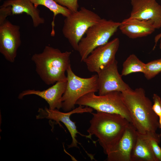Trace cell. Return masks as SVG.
<instances>
[{
  "label": "cell",
  "instance_id": "ac0fdd59",
  "mask_svg": "<svg viewBox=\"0 0 161 161\" xmlns=\"http://www.w3.org/2000/svg\"><path fill=\"white\" fill-rule=\"evenodd\" d=\"M34 6L38 8L39 5H42L49 9L53 13V19L51 23L52 31L51 35L53 36L55 35L54 27L55 20L56 16L58 14H61L66 17L72 12L66 7L63 6L57 3L55 0H30Z\"/></svg>",
  "mask_w": 161,
  "mask_h": 161
},
{
  "label": "cell",
  "instance_id": "484cf974",
  "mask_svg": "<svg viewBox=\"0 0 161 161\" xmlns=\"http://www.w3.org/2000/svg\"><path fill=\"white\" fill-rule=\"evenodd\" d=\"M159 117V125H160V128L161 129V116H160ZM160 136L161 137V132L160 134Z\"/></svg>",
  "mask_w": 161,
  "mask_h": 161
},
{
  "label": "cell",
  "instance_id": "6da1fadb",
  "mask_svg": "<svg viewBox=\"0 0 161 161\" xmlns=\"http://www.w3.org/2000/svg\"><path fill=\"white\" fill-rule=\"evenodd\" d=\"M91 113L93 116L87 130L88 135L91 137L95 135L97 138L107 155L114 148L130 123L118 114L98 111Z\"/></svg>",
  "mask_w": 161,
  "mask_h": 161
},
{
  "label": "cell",
  "instance_id": "9a60e30c",
  "mask_svg": "<svg viewBox=\"0 0 161 161\" xmlns=\"http://www.w3.org/2000/svg\"><path fill=\"white\" fill-rule=\"evenodd\" d=\"M119 28L122 33L132 39L147 36L156 29L151 21L129 18L120 22Z\"/></svg>",
  "mask_w": 161,
  "mask_h": 161
},
{
  "label": "cell",
  "instance_id": "2e32d148",
  "mask_svg": "<svg viewBox=\"0 0 161 161\" xmlns=\"http://www.w3.org/2000/svg\"><path fill=\"white\" fill-rule=\"evenodd\" d=\"M1 6L11 7L12 15L25 13L30 16L33 26L36 27L44 23V19L41 16L40 11L30 0H6Z\"/></svg>",
  "mask_w": 161,
  "mask_h": 161
},
{
  "label": "cell",
  "instance_id": "ffe728a7",
  "mask_svg": "<svg viewBox=\"0 0 161 161\" xmlns=\"http://www.w3.org/2000/svg\"><path fill=\"white\" fill-rule=\"evenodd\" d=\"M139 134L148 143L158 161H161V148L158 145L161 137L160 134L154 132H148L145 134Z\"/></svg>",
  "mask_w": 161,
  "mask_h": 161
},
{
  "label": "cell",
  "instance_id": "d4e9b609",
  "mask_svg": "<svg viewBox=\"0 0 161 161\" xmlns=\"http://www.w3.org/2000/svg\"><path fill=\"white\" fill-rule=\"evenodd\" d=\"M161 37V33L160 34L158 35H157L155 38V44L154 45V46L153 48V49H154L156 47V45L157 44L159 39H160V38ZM160 49H161V39L160 41Z\"/></svg>",
  "mask_w": 161,
  "mask_h": 161
},
{
  "label": "cell",
  "instance_id": "8992f818",
  "mask_svg": "<svg viewBox=\"0 0 161 161\" xmlns=\"http://www.w3.org/2000/svg\"><path fill=\"white\" fill-rule=\"evenodd\" d=\"M66 72V87L62 98V108L66 112L74 109L77 101L83 96L98 92V89L97 74L88 78H81L75 74L71 65Z\"/></svg>",
  "mask_w": 161,
  "mask_h": 161
},
{
  "label": "cell",
  "instance_id": "e0dca14e",
  "mask_svg": "<svg viewBox=\"0 0 161 161\" xmlns=\"http://www.w3.org/2000/svg\"><path fill=\"white\" fill-rule=\"evenodd\" d=\"M137 135L131 161H158L148 143L137 131Z\"/></svg>",
  "mask_w": 161,
  "mask_h": 161
},
{
  "label": "cell",
  "instance_id": "52a82bcc",
  "mask_svg": "<svg viewBox=\"0 0 161 161\" xmlns=\"http://www.w3.org/2000/svg\"><path fill=\"white\" fill-rule=\"evenodd\" d=\"M76 105L89 107L98 112L119 114L131 123L129 112L120 92L113 91L102 95H96L94 92L89 93L79 99Z\"/></svg>",
  "mask_w": 161,
  "mask_h": 161
},
{
  "label": "cell",
  "instance_id": "44dd1931",
  "mask_svg": "<svg viewBox=\"0 0 161 161\" xmlns=\"http://www.w3.org/2000/svg\"><path fill=\"white\" fill-rule=\"evenodd\" d=\"M161 72V58L150 61L145 64L143 73L145 77L150 80Z\"/></svg>",
  "mask_w": 161,
  "mask_h": 161
},
{
  "label": "cell",
  "instance_id": "277c9868",
  "mask_svg": "<svg viewBox=\"0 0 161 161\" xmlns=\"http://www.w3.org/2000/svg\"><path fill=\"white\" fill-rule=\"evenodd\" d=\"M101 18L96 13L82 7L65 17L63 34L72 47L77 51L79 43L87 30Z\"/></svg>",
  "mask_w": 161,
  "mask_h": 161
},
{
  "label": "cell",
  "instance_id": "5bb4252c",
  "mask_svg": "<svg viewBox=\"0 0 161 161\" xmlns=\"http://www.w3.org/2000/svg\"><path fill=\"white\" fill-rule=\"evenodd\" d=\"M67 80L58 81L47 89L42 91L35 89L24 90L18 95L20 99L26 95H34L44 99L50 110H59L62 107V97L66 89Z\"/></svg>",
  "mask_w": 161,
  "mask_h": 161
},
{
  "label": "cell",
  "instance_id": "3957f363",
  "mask_svg": "<svg viewBox=\"0 0 161 161\" xmlns=\"http://www.w3.org/2000/svg\"><path fill=\"white\" fill-rule=\"evenodd\" d=\"M71 53L46 46L41 52L34 54L31 59L41 80L47 85H53L58 81L67 80L65 72L71 65Z\"/></svg>",
  "mask_w": 161,
  "mask_h": 161
},
{
  "label": "cell",
  "instance_id": "cb8c5ba5",
  "mask_svg": "<svg viewBox=\"0 0 161 161\" xmlns=\"http://www.w3.org/2000/svg\"><path fill=\"white\" fill-rule=\"evenodd\" d=\"M12 15L11 6L0 7V25L3 23L7 19V17Z\"/></svg>",
  "mask_w": 161,
  "mask_h": 161
},
{
  "label": "cell",
  "instance_id": "4316f807",
  "mask_svg": "<svg viewBox=\"0 0 161 161\" xmlns=\"http://www.w3.org/2000/svg\"><path fill=\"white\" fill-rule=\"evenodd\" d=\"M1 0H0V1H1Z\"/></svg>",
  "mask_w": 161,
  "mask_h": 161
},
{
  "label": "cell",
  "instance_id": "9c48e42d",
  "mask_svg": "<svg viewBox=\"0 0 161 161\" xmlns=\"http://www.w3.org/2000/svg\"><path fill=\"white\" fill-rule=\"evenodd\" d=\"M119 45V39L116 38L94 49L83 61L88 70L97 73L113 63Z\"/></svg>",
  "mask_w": 161,
  "mask_h": 161
},
{
  "label": "cell",
  "instance_id": "603a6c76",
  "mask_svg": "<svg viewBox=\"0 0 161 161\" xmlns=\"http://www.w3.org/2000/svg\"><path fill=\"white\" fill-rule=\"evenodd\" d=\"M152 98L154 102L153 110L159 117L161 116V98L158 95L155 93L153 95Z\"/></svg>",
  "mask_w": 161,
  "mask_h": 161
},
{
  "label": "cell",
  "instance_id": "7402d4cb",
  "mask_svg": "<svg viewBox=\"0 0 161 161\" xmlns=\"http://www.w3.org/2000/svg\"><path fill=\"white\" fill-rule=\"evenodd\" d=\"M60 5L66 7L72 12L78 10L79 5L78 0H55Z\"/></svg>",
  "mask_w": 161,
  "mask_h": 161
},
{
  "label": "cell",
  "instance_id": "ba28073f",
  "mask_svg": "<svg viewBox=\"0 0 161 161\" xmlns=\"http://www.w3.org/2000/svg\"><path fill=\"white\" fill-rule=\"evenodd\" d=\"M84 106H79L78 107L74 109L66 112H62L57 109L50 110L47 107H45L44 108H39L38 111V114L36 116V118L38 119L46 118L53 120L57 123H59L60 122H62L66 127L72 138V143L68 145V148L78 147V142L76 139L77 134L90 139H91V138L88 135H84L78 131L75 122L71 120L70 117L74 114L91 113L93 111V109L91 107Z\"/></svg>",
  "mask_w": 161,
  "mask_h": 161
},
{
  "label": "cell",
  "instance_id": "d6986e66",
  "mask_svg": "<svg viewBox=\"0 0 161 161\" xmlns=\"http://www.w3.org/2000/svg\"><path fill=\"white\" fill-rule=\"evenodd\" d=\"M145 64L140 60L134 54L130 55L124 62L121 72L122 76H126L136 72L144 73Z\"/></svg>",
  "mask_w": 161,
  "mask_h": 161
},
{
  "label": "cell",
  "instance_id": "4fadbf2b",
  "mask_svg": "<svg viewBox=\"0 0 161 161\" xmlns=\"http://www.w3.org/2000/svg\"><path fill=\"white\" fill-rule=\"evenodd\" d=\"M137 131L131 123L114 149L107 155L108 161H131L137 138Z\"/></svg>",
  "mask_w": 161,
  "mask_h": 161
},
{
  "label": "cell",
  "instance_id": "7c38bea8",
  "mask_svg": "<svg viewBox=\"0 0 161 161\" xmlns=\"http://www.w3.org/2000/svg\"><path fill=\"white\" fill-rule=\"evenodd\" d=\"M129 17L152 22L156 29L161 28V6L156 0H131Z\"/></svg>",
  "mask_w": 161,
  "mask_h": 161
},
{
  "label": "cell",
  "instance_id": "7a4b0ae2",
  "mask_svg": "<svg viewBox=\"0 0 161 161\" xmlns=\"http://www.w3.org/2000/svg\"><path fill=\"white\" fill-rule=\"evenodd\" d=\"M123 101L129 112L131 123L142 134L156 132L160 128L159 117L152 109L151 100L143 88H131L122 93Z\"/></svg>",
  "mask_w": 161,
  "mask_h": 161
},
{
  "label": "cell",
  "instance_id": "5b68a950",
  "mask_svg": "<svg viewBox=\"0 0 161 161\" xmlns=\"http://www.w3.org/2000/svg\"><path fill=\"white\" fill-rule=\"evenodd\" d=\"M120 22L101 18L90 27L80 41L77 51L81 57V61L87 58L94 49L107 43L117 31Z\"/></svg>",
  "mask_w": 161,
  "mask_h": 161
},
{
  "label": "cell",
  "instance_id": "30bf717a",
  "mask_svg": "<svg viewBox=\"0 0 161 161\" xmlns=\"http://www.w3.org/2000/svg\"><path fill=\"white\" fill-rule=\"evenodd\" d=\"M20 27L7 20L0 25V52L5 58L14 62L21 44Z\"/></svg>",
  "mask_w": 161,
  "mask_h": 161
},
{
  "label": "cell",
  "instance_id": "8fae6325",
  "mask_svg": "<svg viewBox=\"0 0 161 161\" xmlns=\"http://www.w3.org/2000/svg\"><path fill=\"white\" fill-rule=\"evenodd\" d=\"M116 60L111 65L100 70L98 75V94L102 95L113 91L123 92L131 89L125 82L118 70Z\"/></svg>",
  "mask_w": 161,
  "mask_h": 161
}]
</instances>
